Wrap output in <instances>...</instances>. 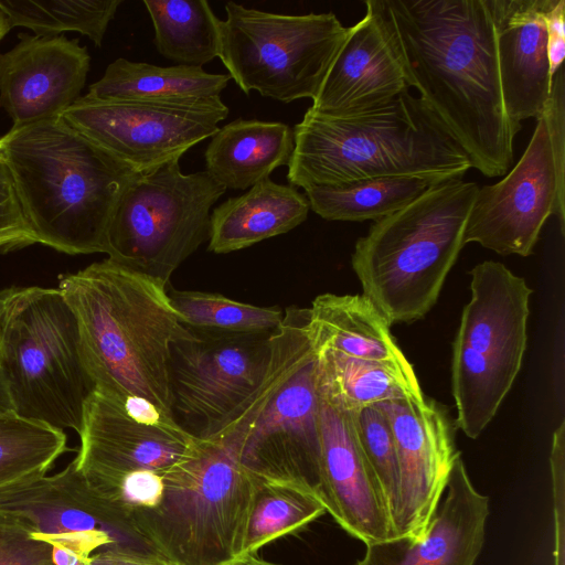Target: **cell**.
<instances>
[{
	"mask_svg": "<svg viewBox=\"0 0 565 565\" xmlns=\"http://www.w3.org/2000/svg\"><path fill=\"white\" fill-rule=\"evenodd\" d=\"M408 84L488 178L507 173L521 127L508 116L488 0H383Z\"/></svg>",
	"mask_w": 565,
	"mask_h": 565,
	"instance_id": "cell-1",
	"label": "cell"
},
{
	"mask_svg": "<svg viewBox=\"0 0 565 565\" xmlns=\"http://www.w3.org/2000/svg\"><path fill=\"white\" fill-rule=\"evenodd\" d=\"M0 154L38 243L72 255L105 253L134 169L62 116L11 127L0 137Z\"/></svg>",
	"mask_w": 565,
	"mask_h": 565,
	"instance_id": "cell-2",
	"label": "cell"
},
{
	"mask_svg": "<svg viewBox=\"0 0 565 565\" xmlns=\"http://www.w3.org/2000/svg\"><path fill=\"white\" fill-rule=\"evenodd\" d=\"M96 388L146 398L171 414L172 344L191 335L167 286L107 258L60 278Z\"/></svg>",
	"mask_w": 565,
	"mask_h": 565,
	"instance_id": "cell-3",
	"label": "cell"
},
{
	"mask_svg": "<svg viewBox=\"0 0 565 565\" xmlns=\"http://www.w3.org/2000/svg\"><path fill=\"white\" fill-rule=\"evenodd\" d=\"M292 130L287 179L303 190L385 177L462 179L472 168L458 142L411 89L379 109L353 116L308 108Z\"/></svg>",
	"mask_w": 565,
	"mask_h": 565,
	"instance_id": "cell-4",
	"label": "cell"
},
{
	"mask_svg": "<svg viewBox=\"0 0 565 565\" xmlns=\"http://www.w3.org/2000/svg\"><path fill=\"white\" fill-rule=\"evenodd\" d=\"M269 401L255 393L217 436L169 469L153 502L127 512L135 531L175 565H222L243 554L253 479L238 454Z\"/></svg>",
	"mask_w": 565,
	"mask_h": 565,
	"instance_id": "cell-5",
	"label": "cell"
},
{
	"mask_svg": "<svg viewBox=\"0 0 565 565\" xmlns=\"http://www.w3.org/2000/svg\"><path fill=\"white\" fill-rule=\"evenodd\" d=\"M478 190L472 181H441L356 241L352 268L390 324L419 320L436 303L465 245Z\"/></svg>",
	"mask_w": 565,
	"mask_h": 565,
	"instance_id": "cell-6",
	"label": "cell"
},
{
	"mask_svg": "<svg viewBox=\"0 0 565 565\" xmlns=\"http://www.w3.org/2000/svg\"><path fill=\"white\" fill-rule=\"evenodd\" d=\"M0 374L18 415L79 434L96 385L76 315L58 288L0 291Z\"/></svg>",
	"mask_w": 565,
	"mask_h": 565,
	"instance_id": "cell-7",
	"label": "cell"
},
{
	"mask_svg": "<svg viewBox=\"0 0 565 565\" xmlns=\"http://www.w3.org/2000/svg\"><path fill=\"white\" fill-rule=\"evenodd\" d=\"M469 274L471 297L452 343L451 390L456 425L476 439L521 370L533 290L499 262H482Z\"/></svg>",
	"mask_w": 565,
	"mask_h": 565,
	"instance_id": "cell-8",
	"label": "cell"
},
{
	"mask_svg": "<svg viewBox=\"0 0 565 565\" xmlns=\"http://www.w3.org/2000/svg\"><path fill=\"white\" fill-rule=\"evenodd\" d=\"M225 191L206 170L183 173L179 160L136 173L113 212L105 254L168 286L209 239L211 209Z\"/></svg>",
	"mask_w": 565,
	"mask_h": 565,
	"instance_id": "cell-9",
	"label": "cell"
},
{
	"mask_svg": "<svg viewBox=\"0 0 565 565\" xmlns=\"http://www.w3.org/2000/svg\"><path fill=\"white\" fill-rule=\"evenodd\" d=\"M218 57L248 95L281 103L313 99L348 29L332 12L280 14L230 1Z\"/></svg>",
	"mask_w": 565,
	"mask_h": 565,
	"instance_id": "cell-10",
	"label": "cell"
},
{
	"mask_svg": "<svg viewBox=\"0 0 565 565\" xmlns=\"http://www.w3.org/2000/svg\"><path fill=\"white\" fill-rule=\"evenodd\" d=\"M565 76L555 73L545 109L521 159L500 181L479 188L463 243L499 255L529 256L545 222L565 228Z\"/></svg>",
	"mask_w": 565,
	"mask_h": 565,
	"instance_id": "cell-11",
	"label": "cell"
},
{
	"mask_svg": "<svg viewBox=\"0 0 565 565\" xmlns=\"http://www.w3.org/2000/svg\"><path fill=\"white\" fill-rule=\"evenodd\" d=\"M169 361L171 415L196 439L221 434L263 382L274 331L232 332L190 328Z\"/></svg>",
	"mask_w": 565,
	"mask_h": 565,
	"instance_id": "cell-12",
	"label": "cell"
},
{
	"mask_svg": "<svg viewBox=\"0 0 565 565\" xmlns=\"http://www.w3.org/2000/svg\"><path fill=\"white\" fill-rule=\"evenodd\" d=\"M78 435L76 468L88 488L109 503L124 480L167 472L190 457L201 440L150 401L99 388L86 403Z\"/></svg>",
	"mask_w": 565,
	"mask_h": 565,
	"instance_id": "cell-13",
	"label": "cell"
},
{
	"mask_svg": "<svg viewBox=\"0 0 565 565\" xmlns=\"http://www.w3.org/2000/svg\"><path fill=\"white\" fill-rule=\"evenodd\" d=\"M221 97L191 100L79 96L62 118L137 173L180 160L228 115Z\"/></svg>",
	"mask_w": 565,
	"mask_h": 565,
	"instance_id": "cell-14",
	"label": "cell"
},
{
	"mask_svg": "<svg viewBox=\"0 0 565 565\" xmlns=\"http://www.w3.org/2000/svg\"><path fill=\"white\" fill-rule=\"evenodd\" d=\"M0 515L20 522L35 540L84 558L113 547L153 552L122 510L88 488L75 460L53 476L0 489Z\"/></svg>",
	"mask_w": 565,
	"mask_h": 565,
	"instance_id": "cell-15",
	"label": "cell"
},
{
	"mask_svg": "<svg viewBox=\"0 0 565 565\" xmlns=\"http://www.w3.org/2000/svg\"><path fill=\"white\" fill-rule=\"evenodd\" d=\"M238 461L253 478L300 488L321 501L318 356L315 349L249 426Z\"/></svg>",
	"mask_w": 565,
	"mask_h": 565,
	"instance_id": "cell-16",
	"label": "cell"
},
{
	"mask_svg": "<svg viewBox=\"0 0 565 565\" xmlns=\"http://www.w3.org/2000/svg\"><path fill=\"white\" fill-rule=\"evenodd\" d=\"M376 405L391 425L398 460L394 535L418 540L427 531L460 455L455 444V424L447 408L424 392Z\"/></svg>",
	"mask_w": 565,
	"mask_h": 565,
	"instance_id": "cell-17",
	"label": "cell"
},
{
	"mask_svg": "<svg viewBox=\"0 0 565 565\" xmlns=\"http://www.w3.org/2000/svg\"><path fill=\"white\" fill-rule=\"evenodd\" d=\"M321 502L350 535L365 544L395 537L380 482L359 443L353 411L318 381Z\"/></svg>",
	"mask_w": 565,
	"mask_h": 565,
	"instance_id": "cell-18",
	"label": "cell"
},
{
	"mask_svg": "<svg viewBox=\"0 0 565 565\" xmlns=\"http://www.w3.org/2000/svg\"><path fill=\"white\" fill-rule=\"evenodd\" d=\"M411 89L383 0L365 1V14L349 26L311 109L353 116L379 109Z\"/></svg>",
	"mask_w": 565,
	"mask_h": 565,
	"instance_id": "cell-19",
	"label": "cell"
},
{
	"mask_svg": "<svg viewBox=\"0 0 565 565\" xmlns=\"http://www.w3.org/2000/svg\"><path fill=\"white\" fill-rule=\"evenodd\" d=\"M0 54V108L12 128L62 116L86 83L90 56L77 39L18 34Z\"/></svg>",
	"mask_w": 565,
	"mask_h": 565,
	"instance_id": "cell-20",
	"label": "cell"
},
{
	"mask_svg": "<svg viewBox=\"0 0 565 565\" xmlns=\"http://www.w3.org/2000/svg\"><path fill=\"white\" fill-rule=\"evenodd\" d=\"M488 515L489 498L473 487L458 455L424 536L365 544L364 556L355 565H475Z\"/></svg>",
	"mask_w": 565,
	"mask_h": 565,
	"instance_id": "cell-21",
	"label": "cell"
},
{
	"mask_svg": "<svg viewBox=\"0 0 565 565\" xmlns=\"http://www.w3.org/2000/svg\"><path fill=\"white\" fill-rule=\"evenodd\" d=\"M554 0H488L495 33L503 103L510 119L537 118L553 78L545 15Z\"/></svg>",
	"mask_w": 565,
	"mask_h": 565,
	"instance_id": "cell-22",
	"label": "cell"
},
{
	"mask_svg": "<svg viewBox=\"0 0 565 565\" xmlns=\"http://www.w3.org/2000/svg\"><path fill=\"white\" fill-rule=\"evenodd\" d=\"M309 210L297 188L266 178L213 210L207 249L227 254L288 233L306 221Z\"/></svg>",
	"mask_w": 565,
	"mask_h": 565,
	"instance_id": "cell-23",
	"label": "cell"
},
{
	"mask_svg": "<svg viewBox=\"0 0 565 565\" xmlns=\"http://www.w3.org/2000/svg\"><path fill=\"white\" fill-rule=\"evenodd\" d=\"M316 352L326 350L402 369H413L391 333V324L364 295L322 294L309 308Z\"/></svg>",
	"mask_w": 565,
	"mask_h": 565,
	"instance_id": "cell-24",
	"label": "cell"
},
{
	"mask_svg": "<svg viewBox=\"0 0 565 565\" xmlns=\"http://www.w3.org/2000/svg\"><path fill=\"white\" fill-rule=\"evenodd\" d=\"M294 147V130L287 124L238 118L211 137L205 170L226 189L246 190L288 166Z\"/></svg>",
	"mask_w": 565,
	"mask_h": 565,
	"instance_id": "cell-25",
	"label": "cell"
},
{
	"mask_svg": "<svg viewBox=\"0 0 565 565\" xmlns=\"http://www.w3.org/2000/svg\"><path fill=\"white\" fill-rule=\"evenodd\" d=\"M228 74L207 73L203 67L158 66L119 57L89 85L86 96L96 99L191 100L218 97Z\"/></svg>",
	"mask_w": 565,
	"mask_h": 565,
	"instance_id": "cell-26",
	"label": "cell"
},
{
	"mask_svg": "<svg viewBox=\"0 0 565 565\" xmlns=\"http://www.w3.org/2000/svg\"><path fill=\"white\" fill-rule=\"evenodd\" d=\"M446 181V180H445ZM441 181L422 177H385L305 190L310 209L328 221L363 222L385 217Z\"/></svg>",
	"mask_w": 565,
	"mask_h": 565,
	"instance_id": "cell-27",
	"label": "cell"
},
{
	"mask_svg": "<svg viewBox=\"0 0 565 565\" xmlns=\"http://www.w3.org/2000/svg\"><path fill=\"white\" fill-rule=\"evenodd\" d=\"M159 54L177 65L198 66L218 57L221 22L205 0H143Z\"/></svg>",
	"mask_w": 565,
	"mask_h": 565,
	"instance_id": "cell-28",
	"label": "cell"
},
{
	"mask_svg": "<svg viewBox=\"0 0 565 565\" xmlns=\"http://www.w3.org/2000/svg\"><path fill=\"white\" fill-rule=\"evenodd\" d=\"M318 356V381L353 411L423 393L413 369L354 359L326 350Z\"/></svg>",
	"mask_w": 565,
	"mask_h": 565,
	"instance_id": "cell-29",
	"label": "cell"
},
{
	"mask_svg": "<svg viewBox=\"0 0 565 565\" xmlns=\"http://www.w3.org/2000/svg\"><path fill=\"white\" fill-rule=\"evenodd\" d=\"M252 479L243 554H255L265 544L296 532L327 512L317 497L300 488Z\"/></svg>",
	"mask_w": 565,
	"mask_h": 565,
	"instance_id": "cell-30",
	"label": "cell"
},
{
	"mask_svg": "<svg viewBox=\"0 0 565 565\" xmlns=\"http://www.w3.org/2000/svg\"><path fill=\"white\" fill-rule=\"evenodd\" d=\"M121 0H0L12 28L30 29L40 36L63 35L66 31L87 36L102 46L105 33Z\"/></svg>",
	"mask_w": 565,
	"mask_h": 565,
	"instance_id": "cell-31",
	"label": "cell"
},
{
	"mask_svg": "<svg viewBox=\"0 0 565 565\" xmlns=\"http://www.w3.org/2000/svg\"><path fill=\"white\" fill-rule=\"evenodd\" d=\"M65 450L62 429L14 411L0 413V489L44 476Z\"/></svg>",
	"mask_w": 565,
	"mask_h": 565,
	"instance_id": "cell-32",
	"label": "cell"
},
{
	"mask_svg": "<svg viewBox=\"0 0 565 565\" xmlns=\"http://www.w3.org/2000/svg\"><path fill=\"white\" fill-rule=\"evenodd\" d=\"M167 292L181 322L194 329L267 332L275 331L284 319L277 306L259 307L204 291L171 288Z\"/></svg>",
	"mask_w": 565,
	"mask_h": 565,
	"instance_id": "cell-33",
	"label": "cell"
},
{
	"mask_svg": "<svg viewBox=\"0 0 565 565\" xmlns=\"http://www.w3.org/2000/svg\"><path fill=\"white\" fill-rule=\"evenodd\" d=\"M354 425L364 456L384 493L393 523L399 494V469L391 425L376 404L358 409Z\"/></svg>",
	"mask_w": 565,
	"mask_h": 565,
	"instance_id": "cell-34",
	"label": "cell"
},
{
	"mask_svg": "<svg viewBox=\"0 0 565 565\" xmlns=\"http://www.w3.org/2000/svg\"><path fill=\"white\" fill-rule=\"evenodd\" d=\"M38 243L23 214L10 170L0 154V250Z\"/></svg>",
	"mask_w": 565,
	"mask_h": 565,
	"instance_id": "cell-35",
	"label": "cell"
},
{
	"mask_svg": "<svg viewBox=\"0 0 565 565\" xmlns=\"http://www.w3.org/2000/svg\"><path fill=\"white\" fill-rule=\"evenodd\" d=\"M52 548L20 522L0 515V565H54Z\"/></svg>",
	"mask_w": 565,
	"mask_h": 565,
	"instance_id": "cell-36",
	"label": "cell"
},
{
	"mask_svg": "<svg viewBox=\"0 0 565 565\" xmlns=\"http://www.w3.org/2000/svg\"><path fill=\"white\" fill-rule=\"evenodd\" d=\"M545 23L550 74L553 78L565 56V0H554L545 15Z\"/></svg>",
	"mask_w": 565,
	"mask_h": 565,
	"instance_id": "cell-37",
	"label": "cell"
},
{
	"mask_svg": "<svg viewBox=\"0 0 565 565\" xmlns=\"http://www.w3.org/2000/svg\"><path fill=\"white\" fill-rule=\"evenodd\" d=\"M89 565H175L170 559L153 553L129 547H113L98 551L89 557Z\"/></svg>",
	"mask_w": 565,
	"mask_h": 565,
	"instance_id": "cell-38",
	"label": "cell"
},
{
	"mask_svg": "<svg viewBox=\"0 0 565 565\" xmlns=\"http://www.w3.org/2000/svg\"><path fill=\"white\" fill-rule=\"evenodd\" d=\"M82 559L84 557H79L67 548L60 546H53L52 548V562L54 565H77Z\"/></svg>",
	"mask_w": 565,
	"mask_h": 565,
	"instance_id": "cell-39",
	"label": "cell"
},
{
	"mask_svg": "<svg viewBox=\"0 0 565 565\" xmlns=\"http://www.w3.org/2000/svg\"><path fill=\"white\" fill-rule=\"evenodd\" d=\"M222 565H279L260 559L255 554H243Z\"/></svg>",
	"mask_w": 565,
	"mask_h": 565,
	"instance_id": "cell-40",
	"label": "cell"
},
{
	"mask_svg": "<svg viewBox=\"0 0 565 565\" xmlns=\"http://www.w3.org/2000/svg\"><path fill=\"white\" fill-rule=\"evenodd\" d=\"M13 411L6 383L0 374V413Z\"/></svg>",
	"mask_w": 565,
	"mask_h": 565,
	"instance_id": "cell-41",
	"label": "cell"
},
{
	"mask_svg": "<svg viewBox=\"0 0 565 565\" xmlns=\"http://www.w3.org/2000/svg\"><path fill=\"white\" fill-rule=\"evenodd\" d=\"M11 30L9 24V20L4 12L0 9V41L4 38V35Z\"/></svg>",
	"mask_w": 565,
	"mask_h": 565,
	"instance_id": "cell-42",
	"label": "cell"
},
{
	"mask_svg": "<svg viewBox=\"0 0 565 565\" xmlns=\"http://www.w3.org/2000/svg\"><path fill=\"white\" fill-rule=\"evenodd\" d=\"M77 565H89V558H84L79 561Z\"/></svg>",
	"mask_w": 565,
	"mask_h": 565,
	"instance_id": "cell-43",
	"label": "cell"
}]
</instances>
